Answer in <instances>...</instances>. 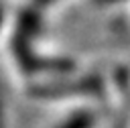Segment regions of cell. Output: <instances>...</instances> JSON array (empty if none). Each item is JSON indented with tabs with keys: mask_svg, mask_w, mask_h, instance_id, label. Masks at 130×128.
I'll list each match as a JSON object with an SVG mask.
<instances>
[{
	"mask_svg": "<svg viewBox=\"0 0 130 128\" xmlns=\"http://www.w3.org/2000/svg\"><path fill=\"white\" fill-rule=\"evenodd\" d=\"M89 126H91V116L89 114H77L75 118H71L61 128H89Z\"/></svg>",
	"mask_w": 130,
	"mask_h": 128,
	"instance_id": "6da1fadb",
	"label": "cell"
}]
</instances>
